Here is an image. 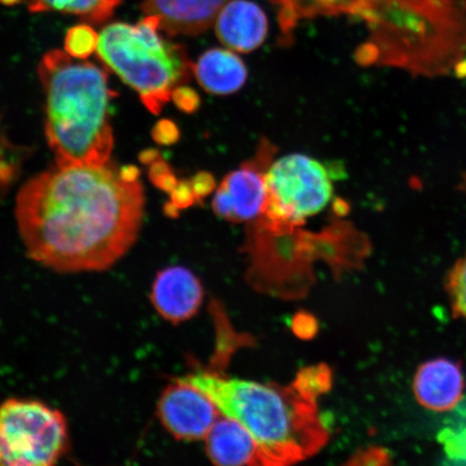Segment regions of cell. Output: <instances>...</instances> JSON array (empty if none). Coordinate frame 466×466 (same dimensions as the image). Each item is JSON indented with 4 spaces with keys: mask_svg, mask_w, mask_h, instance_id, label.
Instances as JSON below:
<instances>
[{
    "mask_svg": "<svg viewBox=\"0 0 466 466\" xmlns=\"http://www.w3.org/2000/svg\"><path fill=\"white\" fill-rule=\"evenodd\" d=\"M464 387L461 366L444 358L422 364L413 380L418 403L436 412L454 410L463 400Z\"/></svg>",
    "mask_w": 466,
    "mask_h": 466,
    "instance_id": "cell-11",
    "label": "cell"
},
{
    "mask_svg": "<svg viewBox=\"0 0 466 466\" xmlns=\"http://www.w3.org/2000/svg\"><path fill=\"white\" fill-rule=\"evenodd\" d=\"M171 194V206L178 209L189 208L194 203L196 197L194 191H192L190 182H178L175 188L170 192Z\"/></svg>",
    "mask_w": 466,
    "mask_h": 466,
    "instance_id": "cell-24",
    "label": "cell"
},
{
    "mask_svg": "<svg viewBox=\"0 0 466 466\" xmlns=\"http://www.w3.org/2000/svg\"><path fill=\"white\" fill-rule=\"evenodd\" d=\"M172 100L185 113H194L199 107V96L188 86H179L172 93Z\"/></svg>",
    "mask_w": 466,
    "mask_h": 466,
    "instance_id": "cell-22",
    "label": "cell"
},
{
    "mask_svg": "<svg viewBox=\"0 0 466 466\" xmlns=\"http://www.w3.org/2000/svg\"><path fill=\"white\" fill-rule=\"evenodd\" d=\"M209 459L218 465H258V442L242 424L229 417H219L206 437Z\"/></svg>",
    "mask_w": 466,
    "mask_h": 466,
    "instance_id": "cell-14",
    "label": "cell"
},
{
    "mask_svg": "<svg viewBox=\"0 0 466 466\" xmlns=\"http://www.w3.org/2000/svg\"><path fill=\"white\" fill-rule=\"evenodd\" d=\"M100 36L89 25H80L68 29L64 48L66 54L78 60H86L98 46Z\"/></svg>",
    "mask_w": 466,
    "mask_h": 466,
    "instance_id": "cell-18",
    "label": "cell"
},
{
    "mask_svg": "<svg viewBox=\"0 0 466 466\" xmlns=\"http://www.w3.org/2000/svg\"><path fill=\"white\" fill-rule=\"evenodd\" d=\"M144 208L142 184L113 163L56 166L23 186L15 217L29 258L58 273L101 272L137 242Z\"/></svg>",
    "mask_w": 466,
    "mask_h": 466,
    "instance_id": "cell-1",
    "label": "cell"
},
{
    "mask_svg": "<svg viewBox=\"0 0 466 466\" xmlns=\"http://www.w3.org/2000/svg\"><path fill=\"white\" fill-rule=\"evenodd\" d=\"M151 137L157 144L172 145L178 141L179 130L173 121L160 120L155 125Z\"/></svg>",
    "mask_w": 466,
    "mask_h": 466,
    "instance_id": "cell-23",
    "label": "cell"
},
{
    "mask_svg": "<svg viewBox=\"0 0 466 466\" xmlns=\"http://www.w3.org/2000/svg\"><path fill=\"white\" fill-rule=\"evenodd\" d=\"M157 415L175 439L192 441L206 440L220 412L206 393L178 378L162 392Z\"/></svg>",
    "mask_w": 466,
    "mask_h": 466,
    "instance_id": "cell-9",
    "label": "cell"
},
{
    "mask_svg": "<svg viewBox=\"0 0 466 466\" xmlns=\"http://www.w3.org/2000/svg\"><path fill=\"white\" fill-rule=\"evenodd\" d=\"M214 25L220 42L241 54L258 49L269 29L264 10L249 0H229L220 10Z\"/></svg>",
    "mask_w": 466,
    "mask_h": 466,
    "instance_id": "cell-12",
    "label": "cell"
},
{
    "mask_svg": "<svg viewBox=\"0 0 466 466\" xmlns=\"http://www.w3.org/2000/svg\"><path fill=\"white\" fill-rule=\"evenodd\" d=\"M206 393L220 415L246 428L258 442L261 465H289L317 452L328 441L316 400L294 386L278 388L208 371L182 377Z\"/></svg>",
    "mask_w": 466,
    "mask_h": 466,
    "instance_id": "cell-3",
    "label": "cell"
},
{
    "mask_svg": "<svg viewBox=\"0 0 466 466\" xmlns=\"http://www.w3.org/2000/svg\"><path fill=\"white\" fill-rule=\"evenodd\" d=\"M68 447V423L56 408L27 399L0 404V466L55 465Z\"/></svg>",
    "mask_w": 466,
    "mask_h": 466,
    "instance_id": "cell-6",
    "label": "cell"
},
{
    "mask_svg": "<svg viewBox=\"0 0 466 466\" xmlns=\"http://www.w3.org/2000/svg\"><path fill=\"white\" fill-rule=\"evenodd\" d=\"M46 93V137L57 166L98 167L114 148L109 104L116 96L96 64L52 50L38 67Z\"/></svg>",
    "mask_w": 466,
    "mask_h": 466,
    "instance_id": "cell-2",
    "label": "cell"
},
{
    "mask_svg": "<svg viewBox=\"0 0 466 466\" xmlns=\"http://www.w3.org/2000/svg\"><path fill=\"white\" fill-rule=\"evenodd\" d=\"M198 83L214 96H229L240 90L248 79L246 64L233 51L209 49L194 66Z\"/></svg>",
    "mask_w": 466,
    "mask_h": 466,
    "instance_id": "cell-15",
    "label": "cell"
},
{
    "mask_svg": "<svg viewBox=\"0 0 466 466\" xmlns=\"http://www.w3.org/2000/svg\"><path fill=\"white\" fill-rule=\"evenodd\" d=\"M271 150L269 144L261 146L254 159L227 175L213 200L218 217L242 223L264 214L268 197L266 174L270 167Z\"/></svg>",
    "mask_w": 466,
    "mask_h": 466,
    "instance_id": "cell-8",
    "label": "cell"
},
{
    "mask_svg": "<svg viewBox=\"0 0 466 466\" xmlns=\"http://www.w3.org/2000/svg\"><path fill=\"white\" fill-rule=\"evenodd\" d=\"M458 190L461 191L462 194L466 196V173L463 175L461 179H460V182L458 184Z\"/></svg>",
    "mask_w": 466,
    "mask_h": 466,
    "instance_id": "cell-29",
    "label": "cell"
},
{
    "mask_svg": "<svg viewBox=\"0 0 466 466\" xmlns=\"http://www.w3.org/2000/svg\"><path fill=\"white\" fill-rule=\"evenodd\" d=\"M447 289L454 316L466 319V255L452 267Z\"/></svg>",
    "mask_w": 466,
    "mask_h": 466,
    "instance_id": "cell-20",
    "label": "cell"
},
{
    "mask_svg": "<svg viewBox=\"0 0 466 466\" xmlns=\"http://www.w3.org/2000/svg\"><path fill=\"white\" fill-rule=\"evenodd\" d=\"M229 0H144L146 15L160 20V29L170 36L199 35L211 27Z\"/></svg>",
    "mask_w": 466,
    "mask_h": 466,
    "instance_id": "cell-13",
    "label": "cell"
},
{
    "mask_svg": "<svg viewBox=\"0 0 466 466\" xmlns=\"http://www.w3.org/2000/svg\"><path fill=\"white\" fill-rule=\"evenodd\" d=\"M23 3V0H0V4L7 5V7H13V5Z\"/></svg>",
    "mask_w": 466,
    "mask_h": 466,
    "instance_id": "cell-30",
    "label": "cell"
},
{
    "mask_svg": "<svg viewBox=\"0 0 466 466\" xmlns=\"http://www.w3.org/2000/svg\"><path fill=\"white\" fill-rule=\"evenodd\" d=\"M160 20L147 15L136 25L116 22L105 27L97 56L138 93L150 113L158 115L175 87L190 77L191 66L182 46L167 42L158 33Z\"/></svg>",
    "mask_w": 466,
    "mask_h": 466,
    "instance_id": "cell-5",
    "label": "cell"
},
{
    "mask_svg": "<svg viewBox=\"0 0 466 466\" xmlns=\"http://www.w3.org/2000/svg\"><path fill=\"white\" fill-rule=\"evenodd\" d=\"M367 62L403 69L415 77L441 78L457 73L466 60V15L456 5L424 0L388 16Z\"/></svg>",
    "mask_w": 466,
    "mask_h": 466,
    "instance_id": "cell-4",
    "label": "cell"
},
{
    "mask_svg": "<svg viewBox=\"0 0 466 466\" xmlns=\"http://www.w3.org/2000/svg\"><path fill=\"white\" fill-rule=\"evenodd\" d=\"M314 320L310 317L301 314L300 318L295 319V330L299 336H311L312 330H316L317 326L313 325Z\"/></svg>",
    "mask_w": 466,
    "mask_h": 466,
    "instance_id": "cell-26",
    "label": "cell"
},
{
    "mask_svg": "<svg viewBox=\"0 0 466 466\" xmlns=\"http://www.w3.org/2000/svg\"><path fill=\"white\" fill-rule=\"evenodd\" d=\"M122 0H28L31 13L58 11V13L78 15L81 20L102 23L112 17Z\"/></svg>",
    "mask_w": 466,
    "mask_h": 466,
    "instance_id": "cell-16",
    "label": "cell"
},
{
    "mask_svg": "<svg viewBox=\"0 0 466 466\" xmlns=\"http://www.w3.org/2000/svg\"><path fill=\"white\" fill-rule=\"evenodd\" d=\"M266 184L264 214L273 229L304 223L323 211L333 196L328 168L305 155H289L272 163Z\"/></svg>",
    "mask_w": 466,
    "mask_h": 466,
    "instance_id": "cell-7",
    "label": "cell"
},
{
    "mask_svg": "<svg viewBox=\"0 0 466 466\" xmlns=\"http://www.w3.org/2000/svg\"><path fill=\"white\" fill-rule=\"evenodd\" d=\"M437 441L446 464L466 465V399L460 401L442 423Z\"/></svg>",
    "mask_w": 466,
    "mask_h": 466,
    "instance_id": "cell-17",
    "label": "cell"
},
{
    "mask_svg": "<svg viewBox=\"0 0 466 466\" xmlns=\"http://www.w3.org/2000/svg\"><path fill=\"white\" fill-rule=\"evenodd\" d=\"M149 178L156 187L167 192H171L178 183L170 167L161 158L150 165Z\"/></svg>",
    "mask_w": 466,
    "mask_h": 466,
    "instance_id": "cell-21",
    "label": "cell"
},
{
    "mask_svg": "<svg viewBox=\"0 0 466 466\" xmlns=\"http://www.w3.org/2000/svg\"><path fill=\"white\" fill-rule=\"evenodd\" d=\"M330 371L324 365L309 367L299 372L293 383L294 388L306 398L317 400L330 387Z\"/></svg>",
    "mask_w": 466,
    "mask_h": 466,
    "instance_id": "cell-19",
    "label": "cell"
},
{
    "mask_svg": "<svg viewBox=\"0 0 466 466\" xmlns=\"http://www.w3.org/2000/svg\"><path fill=\"white\" fill-rule=\"evenodd\" d=\"M139 175H141V172H139L138 167L136 166H125L120 168V177L126 182H137Z\"/></svg>",
    "mask_w": 466,
    "mask_h": 466,
    "instance_id": "cell-27",
    "label": "cell"
},
{
    "mask_svg": "<svg viewBox=\"0 0 466 466\" xmlns=\"http://www.w3.org/2000/svg\"><path fill=\"white\" fill-rule=\"evenodd\" d=\"M190 185L196 199H202L203 197H206L211 191L214 180L211 175L199 173L190 180Z\"/></svg>",
    "mask_w": 466,
    "mask_h": 466,
    "instance_id": "cell-25",
    "label": "cell"
},
{
    "mask_svg": "<svg viewBox=\"0 0 466 466\" xmlns=\"http://www.w3.org/2000/svg\"><path fill=\"white\" fill-rule=\"evenodd\" d=\"M203 288L187 268L168 267L158 272L150 290V301L162 319L179 324L194 318L201 307Z\"/></svg>",
    "mask_w": 466,
    "mask_h": 466,
    "instance_id": "cell-10",
    "label": "cell"
},
{
    "mask_svg": "<svg viewBox=\"0 0 466 466\" xmlns=\"http://www.w3.org/2000/svg\"><path fill=\"white\" fill-rule=\"evenodd\" d=\"M139 161L145 166L153 165L154 162L160 159V153L156 149H145L138 156Z\"/></svg>",
    "mask_w": 466,
    "mask_h": 466,
    "instance_id": "cell-28",
    "label": "cell"
}]
</instances>
